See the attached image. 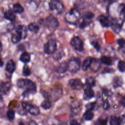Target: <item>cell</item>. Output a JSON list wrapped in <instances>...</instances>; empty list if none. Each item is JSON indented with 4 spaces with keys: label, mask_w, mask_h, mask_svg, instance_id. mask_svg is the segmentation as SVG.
Returning <instances> with one entry per match:
<instances>
[{
    "label": "cell",
    "mask_w": 125,
    "mask_h": 125,
    "mask_svg": "<svg viewBox=\"0 0 125 125\" xmlns=\"http://www.w3.org/2000/svg\"><path fill=\"white\" fill-rule=\"evenodd\" d=\"M69 84L73 89L80 90L83 87V84L80 80L78 79H71L69 81Z\"/></svg>",
    "instance_id": "cell-10"
},
{
    "label": "cell",
    "mask_w": 125,
    "mask_h": 125,
    "mask_svg": "<svg viewBox=\"0 0 125 125\" xmlns=\"http://www.w3.org/2000/svg\"><path fill=\"white\" fill-rule=\"evenodd\" d=\"M94 17V14L90 11L86 12L84 14V15L83 17V18L86 19H88L89 20H92Z\"/></svg>",
    "instance_id": "cell-33"
},
{
    "label": "cell",
    "mask_w": 125,
    "mask_h": 125,
    "mask_svg": "<svg viewBox=\"0 0 125 125\" xmlns=\"http://www.w3.org/2000/svg\"><path fill=\"white\" fill-rule=\"evenodd\" d=\"M70 125H80L76 120H72L70 122Z\"/></svg>",
    "instance_id": "cell-43"
},
{
    "label": "cell",
    "mask_w": 125,
    "mask_h": 125,
    "mask_svg": "<svg viewBox=\"0 0 125 125\" xmlns=\"http://www.w3.org/2000/svg\"><path fill=\"white\" fill-rule=\"evenodd\" d=\"M100 66L101 64L100 61L96 59H94L90 67H91L93 71L96 72L97 70H98V69L100 67Z\"/></svg>",
    "instance_id": "cell-19"
},
{
    "label": "cell",
    "mask_w": 125,
    "mask_h": 125,
    "mask_svg": "<svg viewBox=\"0 0 125 125\" xmlns=\"http://www.w3.org/2000/svg\"><path fill=\"white\" fill-rule=\"evenodd\" d=\"M94 96V92L91 87L87 86L84 89L83 99L85 100H88Z\"/></svg>",
    "instance_id": "cell-13"
},
{
    "label": "cell",
    "mask_w": 125,
    "mask_h": 125,
    "mask_svg": "<svg viewBox=\"0 0 125 125\" xmlns=\"http://www.w3.org/2000/svg\"><path fill=\"white\" fill-rule=\"evenodd\" d=\"M85 83L87 86L92 87L95 85V80L92 77H89L86 79Z\"/></svg>",
    "instance_id": "cell-28"
},
{
    "label": "cell",
    "mask_w": 125,
    "mask_h": 125,
    "mask_svg": "<svg viewBox=\"0 0 125 125\" xmlns=\"http://www.w3.org/2000/svg\"><path fill=\"white\" fill-rule=\"evenodd\" d=\"M41 106L45 109H49L51 106V102L49 100H45L43 101L42 104H41Z\"/></svg>",
    "instance_id": "cell-31"
},
{
    "label": "cell",
    "mask_w": 125,
    "mask_h": 125,
    "mask_svg": "<svg viewBox=\"0 0 125 125\" xmlns=\"http://www.w3.org/2000/svg\"><path fill=\"white\" fill-rule=\"evenodd\" d=\"M109 123L110 125H120L121 124L119 117H117L115 116H112L110 117Z\"/></svg>",
    "instance_id": "cell-26"
},
{
    "label": "cell",
    "mask_w": 125,
    "mask_h": 125,
    "mask_svg": "<svg viewBox=\"0 0 125 125\" xmlns=\"http://www.w3.org/2000/svg\"><path fill=\"white\" fill-rule=\"evenodd\" d=\"M44 23L50 30H55L59 25V22L57 19L52 15H49L45 20Z\"/></svg>",
    "instance_id": "cell-3"
},
{
    "label": "cell",
    "mask_w": 125,
    "mask_h": 125,
    "mask_svg": "<svg viewBox=\"0 0 125 125\" xmlns=\"http://www.w3.org/2000/svg\"><path fill=\"white\" fill-rule=\"evenodd\" d=\"M122 83H123V81L121 78L117 77L114 79L113 82V85L115 88L121 86Z\"/></svg>",
    "instance_id": "cell-25"
},
{
    "label": "cell",
    "mask_w": 125,
    "mask_h": 125,
    "mask_svg": "<svg viewBox=\"0 0 125 125\" xmlns=\"http://www.w3.org/2000/svg\"><path fill=\"white\" fill-rule=\"evenodd\" d=\"M19 125H24V124L22 122H20L19 124Z\"/></svg>",
    "instance_id": "cell-46"
},
{
    "label": "cell",
    "mask_w": 125,
    "mask_h": 125,
    "mask_svg": "<svg viewBox=\"0 0 125 125\" xmlns=\"http://www.w3.org/2000/svg\"><path fill=\"white\" fill-rule=\"evenodd\" d=\"M12 10L15 13L21 14L23 12L24 9L20 3H15L13 5Z\"/></svg>",
    "instance_id": "cell-20"
},
{
    "label": "cell",
    "mask_w": 125,
    "mask_h": 125,
    "mask_svg": "<svg viewBox=\"0 0 125 125\" xmlns=\"http://www.w3.org/2000/svg\"><path fill=\"white\" fill-rule=\"evenodd\" d=\"M91 45L97 50L99 51L100 49V45H99V43L96 41H92L91 42Z\"/></svg>",
    "instance_id": "cell-40"
},
{
    "label": "cell",
    "mask_w": 125,
    "mask_h": 125,
    "mask_svg": "<svg viewBox=\"0 0 125 125\" xmlns=\"http://www.w3.org/2000/svg\"><path fill=\"white\" fill-rule=\"evenodd\" d=\"M4 18L10 21H14L16 18L15 13L13 11V10L11 9H9L6 10L4 13Z\"/></svg>",
    "instance_id": "cell-14"
},
{
    "label": "cell",
    "mask_w": 125,
    "mask_h": 125,
    "mask_svg": "<svg viewBox=\"0 0 125 125\" xmlns=\"http://www.w3.org/2000/svg\"><path fill=\"white\" fill-rule=\"evenodd\" d=\"M101 62L104 64L107 65H110L112 64V59L107 56H103L101 58Z\"/></svg>",
    "instance_id": "cell-23"
},
{
    "label": "cell",
    "mask_w": 125,
    "mask_h": 125,
    "mask_svg": "<svg viewBox=\"0 0 125 125\" xmlns=\"http://www.w3.org/2000/svg\"><path fill=\"white\" fill-rule=\"evenodd\" d=\"M20 60L24 63L28 62L30 60V54L26 52L22 53L20 57Z\"/></svg>",
    "instance_id": "cell-21"
},
{
    "label": "cell",
    "mask_w": 125,
    "mask_h": 125,
    "mask_svg": "<svg viewBox=\"0 0 125 125\" xmlns=\"http://www.w3.org/2000/svg\"><path fill=\"white\" fill-rule=\"evenodd\" d=\"M68 70L71 73H76L80 69V61L79 59L72 58L68 63Z\"/></svg>",
    "instance_id": "cell-5"
},
{
    "label": "cell",
    "mask_w": 125,
    "mask_h": 125,
    "mask_svg": "<svg viewBox=\"0 0 125 125\" xmlns=\"http://www.w3.org/2000/svg\"><path fill=\"white\" fill-rule=\"evenodd\" d=\"M23 109L28 111L29 113L33 115H38L40 113V109L37 106L33 105L28 103L24 102L22 104Z\"/></svg>",
    "instance_id": "cell-7"
},
{
    "label": "cell",
    "mask_w": 125,
    "mask_h": 125,
    "mask_svg": "<svg viewBox=\"0 0 125 125\" xmlns=\"http://www.w3.org/2000/svg\"><path fill=\"white\" fill-rule=\"evenodd\" d=\"M118 11L120 15V16H122L123 17H125V4L121 3L119 5L118 8Z\"/></svg>",
    "instance_id": "cell-29"
},
{
    "label": "cell",
    "mask_w": 125,
    "mask_h": 125,
    "mask_svg": "<svg viewBox=\"0 0 125 125\" xmlns=\"http://www.w3.org/2000/svg\"><path fill=\"white\" fill-rule=\"evenodd\" d=\"M29 125H38L34 121H31L29 123Z\"/></svg>",
    "instance_id": "cell-45"
},
{
    "label": "cell",
    "mask_w": 125,
    "mask_h": 125,
    "mask_svg": "<svg viewBox=\"0 0 125 125\" xmlns=\"http://www.w3.org/2000/svg\"><path fill=\"white\" fill-rule=\"evenodd\" d=\"M57 49V43L55 40H49L44 45L43 50L45 54L50 55L53 54Z\"/></svg>",
    "instance_id": "cell-4"
},
{
    "label": "cell",
    "mask_w": 125,
    "mask_h": 125,
    "mask_svg": "<svg viewBox=\"0 0 125 125\" xmlns=\"http://www.w3.org/2000/svg\"><path fill=\"white\" fill-rule=\"evenodd\" d=\"M7 117L9 120H13L15 118V112L13 110H9L7 112Z\"/></svg>",
    "instance_id": "cell-35"
},
{
    "label": "cell",
    "mask_w": 125,
    "mask_h": 125,
    "mask_svg": "<svg viewBox=\"0 0 125 125\" xmlns=\"http://www.w3.org/2000/svg\"><path fill=\"white\" fill-rule=\"evenodd\" d=\"M117 42L119 45L120 48H125V40H124V39H118L117 41Z\"/></svg>",
    "instance_id": "cell-39"
},
{
    "label": "cell",
    "mask_w": 125,
    "mask_h": 125,
    "mask_svg": "<svg viewBox=\"0 0 125 125\" xmlns=\"http://www.w3.org/2000/svg\"><path fill=\"white\" fill-rule=\"evenodd\" d=\"M92 22V20H89L83 18V21L79 25V27L81 29H83L90 24Z\"/></svg>",
    "instance_id": "cell-22"
},
{
    "label": "cell",
    "mask_w": 125,
    "mask_h": 125,
    "mask_svg": "<svg viewBox=\"0 0 125 125\" xmlns=\"http://www.w3.org/2000/svg\"><path fill=\"white\" fill-rule=\"evenodd\" d=\"M109 106H110V105L108 103V101L107 100H105L103 103V108L105 110H107L109 108Z\"/></svg>",
    "instance_id": "cell-41"
},
{
    "label": "cell",
    "mask_w": 125,
    "mask_h": 125,
    "mask_svg": "<svg viewBox=\"0 0 125 125\" xmlns=\"http://www.w3.org/2000/svg\"><path fill=\"white\" fill-rule=\"evenodd\" d=\"M50 10L56 15L62 14L64 10V6L59 0H51L49 4Z\"/></svg>",
    "instance_id": "cell-2"
},
{
    "label": "cell",
    "mask_w": 125,
    "mask_h": 125,
    "mask_svg": "<svg viewBox=\"0 0 125 125\" xmlns=\"http://www.w3.org/2000/svg\"><path fill=\"white\" fill-rule=\"evenodd\" d=\"M94 59L91 57H88L84 60L82 64V69L83 70H86L90 66Z\"/></svg>",
    "instance_id": "cell-17"
},
{
    "label": "cell",
    "mask_w": 125,
    "mask_h": 125,
    "mask_svg": "<svg viewBox=\"0 0 125 125\" xmlns=\"http://www.w3.org/2000/svg\"><path fill=\"white\" fill-rule=\"evenodd\" d=\"M97 20L101 25L104 27H108L110 25V21L108 18L103 15H101L97 18Z\"/></svg>",
    "instance_id": "cell-12"
},
{
    "label": "cell",
    "mask_w": 125,
    "mask_h": 125,
    "mask_svg": "<svg viewBox=\"0 0 125 125\" xmlns=\"http://www.w3.org/2000/svg\"><path fill=\"white\" fill-rule=\"evenodd\" d=\"M16 34H17L20 38L22 39H25L27 36V30L23 25H19L16 28Z\"/></svg>",
    "instance_id": "cell-9"
},
{
    "label": "cell",
    "mask_w": 125,
    "mask_h": 125,
    "mask_svg": "<svg viewBox=\"0 0 125 125\" xmlns=\"http://www.w3.org/2000/svg\"><path fill=\"white\" fill-rule=\"evenodd\" d=\"M11 42L13 43H17L19 42L21 40V39L20 38V37L17 34H13L11 36Z\"/></svg>",
    "instance_id": "cell-32"
},
{
    "label": "cell",
    "mask_w": 125,
    "mask_h": 125,
    "mask_svg": "<svg viewBox=\"0 0 125 125\" xmlns=\"http://www.w3.org/2000/svg\"><path fill=\"white\" fill-rule=\"evenodd\" d=\"M81 19V14L76 8H72L68 11L64 16L66 22L72 25H76Z\"/></svg>",
    "instance_id": "cell-1"
},
{
    "label": "cell",
    "mask_w": 125,
    "mask_h": 125,
    "mask_svg": "<svg viewBox=\"0 0 125 125\" xmlns=\"http://www.w3.org/2000/svg\"><path fill=\"white\" fill-rule=\"evenodd\" d=\"M61 125H66L65 124H62Z\"/></svg>",
    "instance_id": "cell-47"
},
{
    "label": "cell",
    "mask_w": 125,
    "mask_h": 125,
    "mask_svg": "<svg viewBox=\"0 0 125 125\" xmlns=\"http://www.w3.org/2000/svg\"><path fill=\"white\" fill-rule=\"evenodd\" d=\"M120 124H124L125 123V115H122L121 117H119Z\"/></svg>",
    "instance_id": "cell-42"
},
{
    "label": "cell",
    "mask_w": 125,
    "mask_h": 125,
    "mask_svg": "<svg viewBox=\"0 0 125 125\" xmlns=\"http://www.w3.org/2000/svg\"><path fill=\"white\" fill-rule=\"evenodd\" d=\"M70 44L77 51L82 52L83 50V44L82 40L78 36H75L70 41Z\"/></svg>",
    "instance_id": "cell-6"
},
{
    "label": "cell",
    "mask_w": 125,
    "mask_h": 125,
    "mask_svg": "<svg viewBox=\"0 0 125 125\" xmlns=\"http://www.w3.org/2000/svg\"><path fill=\"white\" fill-rule=\"evenodd\" d=\"M10 87V84L9 83H1V92H3V93L8 91Z\"/></svg>",
    "instance_id": "cell-27"
},
{
    "label": "cell",
    "mask_w": 125,
    "mask_h": 125,
    "mask_svg": "<svg viewBox=\"0 0 125 125\" xmlns=\"http://www.w3.org/2000/svg\"><path fill=\"white\" fill-rule=\"evenodd\" d=\"M68 63L66 62H63L60 63V65L57 68L56 71L58 73H64L68 70Z\"/></svg>",
    "instance_id": "cell-16"
},
{
    "label": "cell",
    "mask_w": 125,
    "mask_h": 125,
    "mask_svg": "<svg viewBox=\"0 0 125 125\" xmlns=\"http://www.w3.org/2000/svg\"><path fill=\"white\" fill-rule=\"evenodd\" d=\"M96 105V102H91L88 103L85 105V107L87 110H92L94 109Z\"/></svg>",
    "instance_id": "cell-36"
},
{
    "label": "cell",
    "mask_w": 125,
    "mask_h": 125,
    "mask_svg": "<svg viewBox=\"0 0 125 125\" xmlns=\"http://www.w3.org/2000/svg\"><path fill=\"white\" fill-rule=\"evenodd\" d=\"M6 71L9 73L12 74L15 70V63L13 60H9L6 63L5 67Z\"/></svg>",
    "instance_id": "cell-15"
},
{
    "label": "cell",
    "mask_w": 125,
    "mask_h": 125,
    "mask_svg": "<svg viewBox=\"0 0 125 125\" xmlns=\"http://www.w3.org/2000/svg\"><path fill=\"white\" fill-rule=\"evenodd\" d=\"M26 90L29 92L30 93H34L36 91V84L32 81L28 79H25V86Z\"/></svg>",
    "instance_id": "cell-11"
},
{
    "label": "cell",
    "mask_w": 125,
    "mask_h": 125,
    "mask_svg": "<svg viewBox=\"0 0 125 125\" xmlns=\"http://www.w3.org/2000/svg\"><path fill=\"white\" fill-rule=\"evenodd\" d=\"M118 68L121 72H124L125 71V62L120 61L118 64Z\"/></svg>",
    "instance_id": "cell-34"
},
{
    "label": "cell",
    "mask_w": 125,
    "mask_h": 125,
    "mask_svg": "<svg viewBox=\"0 0 125 125\" xmlns=\"http://www.w3.org/2000/svg\"><path fill=\"white\" fill-rule=\"evenodd\" d=\"M27 28L31 32L34 33H37L40 30V26L37 23L32 22L28 25Z\"/></svg>",
    "instance_id": "cell-18"
},
{
    "label": "cell",
    "mask_w": 125,
    "mask_h": 125,
    "mask_svg": "<svg viewBox=\"0 0 125 125\" xmlns=\"http://www.w3.org/2000/svg\"><path fill=\"white\" fill-rule=\"evenodd\" d=\"M120 103H121V104L124 106H125V97H123L120 101Z\"/></svg>",
    "instance_id": "cell-44"
},
{
    "label": "cell",
    "mask_w": 125,
    "mask_h": 125,
    "mask_svg": "<svg viewBox=\"0 0 125 125\" xmlns=\"http://www.w3.org/2000/svg\"><path fill=\"white\" fill-rule=\"evenodd\" d=\"M123 24V19L114 18L111 21L110 25L112 29L114 32L119 33L122 28Z\"/></svg>",
    "instance_id": "cell-8"
},
{
    "label": "cell",
    "mask_w": 125,
    "mask_h": 125,
    "mask_svg": "<svg viewBox=\"0 0 125 125\" xmlns=\"http://www.w3.org/2000/svg\"><path fill=\"white\" fill-rule=\"evenodd\" d=\"M17 84L18 87L19 88H23L25 86V79H20L17 81Z\"/></svg>",
    "instance_id": "cell-38"
},
{
    "label": "cell",
    "mask_w": 125,
    "mask_h": 125,
    "mask_svg": "<svg viewBox=\"0 0 125 125\" xmlns=\"http://www.w3.org/2000/svg\"><path fill=\"white\" fill-rule=\"evenodd\" d=\"M31 73V72L29 66L25 64L23 66V69H22V75L26 77L30 75Z\"/></svg>",
    "instance_id": "cell-30"
},
{
    "label": "cell",
    "mask_w": 125,
    "mask_h": 125,
    "mask_svg": "<svg viewBox=\"0 0 125 125\" xmlns=\"http://www.w3.org/2000/svg\"><path fill=\"white\" fill-rule=\"evenodd\" d=\"M93 116H94L93 113L91 111V110H87L85 112V113L83 114V115L84 119L87 121H89L92 120V118H93Z\"/></svg>",
    "instance_id": "cell-24"
},
{
    "label": "cell",
    "mask_w": 125,
    "mask_h": 125,
    "mask_svg": "<svg viewBox=\"0 0 125 125\" xmlns=\"http://www.w3.org/2000/svg\"><path fill=\"white\" fill-rule=\"evenodd\" d=\"M107 125V120L103 119H98L95 123V125Z\"/></svg>",
    "instance_id": "cell-37"
}]
</instances>
